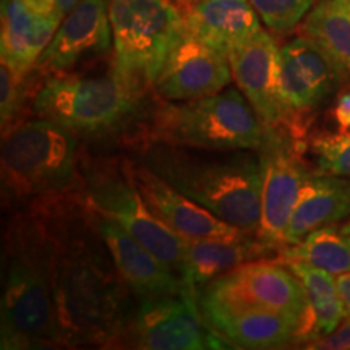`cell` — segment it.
Wrapping results in <instances>:
<instances>
[{
    "mask_svg": "<svg viewBox=\"0 0 350 350\" xmlns=\"http://www.w3.org/2000/svg\"><path fill=\"white\" fill-rule=\"evenodd\" d=\"M234 80L229 60L187 31L165 60L154 85L163 100H191L226 90Z\"/></svg>",
    "mask_w": 350,
    "mask_h": 350,
    "instance_id": "obj_13",
    "label": "cell"
},
{
    "mask_svg": "<svg viewBox=\"0 0 350 350\" xmlns=\"http://www.w3.org/2000/svg\"><path fill=\"white\" fill-rule=\"evenodd\" d=\"M33 206L42 209L54 235V304L64 347L124 345L137 305L85 196Z\"/></svg>",
    "mask_w": 350,
    "mask_h": 350,
    "instance_id": "obj_1",
    "label": "cell"
},
{
    "mask_svg": "<svg viewBox=\"0 0 350 350\" xmlns=\"http://www.w3.org/2000/svg\"><path fill=\"white\" fill-rule=\"evenodd\" d=\"M284 262H287L288 268L294 271L305 287L310 314H312L313 340L331 334L347 317L336 284V275L304 261L291 260Z\"/></svg>",
    "mask_w": 350,
    "mask_h": 350,
    "instance_id": "obj_24",
    "label": "cell"
},
{
    "mask_svg": "<svg viewBox=\"0 0 350 350\" xmlns=\"http://www.w3.org/2000/svg\"><path fill=\"white\" fill-rule=\"evenodd\" d=\"M80 138L44 117H28L2 135V198L16 211L83 193Z\"/></svg>",
    "mask_w": 350,
    "mask_h": 350,
    "instance_id": "obj_4",
    "label": "cell"
},
{
    "mask_svg": "<svg viewBox=\"0 0 350 350\" xmlns=\"http://www.w3.org/2000/svg\"><path fill=\"white\" fill-rule=\"evenodd\" d=\"M208 331L234 349H284L300 344V327L286 314L269 310H200Z\"/></svg>",
    "mask_w": 350,
    "mask_h": 350,
    "instance_id": "obj_20",
    "label": "cell"
},
{
    "mask_svg": "<svg viewBox=\"0 0 350 350\" xmlns=\"http://www.w3.org/2000/svg\"><path fill=\"white\" fill-rule=\"evenodd\" d=\"M304 148L305 144L299 142V137L281 125L268 129V138L260 150L265 178L261 190V221L256 234L262 242L278 250L282 248L284 232L301 190L313 174L301 156Z\"/></svg>",
    "mask_w": 350,
    "mask_h": 350,
    "instance_id": "obj_10",
    "label": "cell"
},
{
    "mask_svg": "<svg viewBox=\"0 0 350 350\" xmlns=\"http://www.w3.org/2000/svg\"><path fill=\"white\" fill-rule=\"evenodd\" d=\"M182 12L187 31L226 57L261 29L250 0H201Z\"/></svg>",
    "mask_w": 350,
    "mask_h": 350,
    "instance_id": "obj_19",
    "label": "cell"
},
{
    "mask_svg": "<svg viewBox=\"0 0 350 350\" xmlns=\"http://www.w3.org/2000/svg\"><path fill=\"white\" fill-rule=\"evenodd\" d=\"M135 185L151 211L183 239H230L247 230L219 219L209 209L175 190L156 172L135 157H126Z\"/></svg>",
    "mask_w": 350,
    "mask_h": 350,
    "instance_id": "obj_14",
    "label": "cell"
},
{
    "mask_svg": "<svg viewBox=\"0 0 350 350\" xmlns=\"http://www.w3.org/2000/svg\"><path fill=\"white\" fill-rule=\"evenodd\" d=\"M271 255H279V250L262 242L256 232L230 239H185L182 281L195 295L200 287L219 275Z\"/></svg>",
    "mask_w": 350,
    "mask_h": 350,
    "instance_id": "obj_18",
    "label": "cell"
},
{
    "mask_svg": "<svg viewBox=\"0 0 350 350\" xmlns=\"http://www.w3.org/2000/svg\"><path fill=\"white\" fill-rule=\"evenodd\" d=\"M227 60L230 64L234 81L255 109L261 124L266 129L281 126V47L275 39L261 28L255 36L234 47L227 54Z\"/></svg>",
    "mask_w": 350,
    "mask_h": 350,
    "instance_id": "obj_16",
    "label": "cell"
},
{
    "mask_svg": "<svg viewBox=\"0 0 350 350\" xmlns=\"http://www.w3.org/2000/svg\"><path fill=\"white\" fill-rule=\"evenodd\" d=\"M142 98L111 70L103 75L49 73L34 91L33 116L62 125L80 139L112 137L137 119Z\"/></svg>",
    "mask_w": 350,
    "mask_h": 350,
    "instance_id": "obj_6",
    "label": "cell"
},
{
    "mask_svg": "<svg viewBox=\"0 0 350 350\" xmlns=\"http://www.w3.org/2000/svg\"><path fill=\"white\" fill-rule=\"evenodd\" d=\"M268 129L237 88L191 100H165L151 109L138 142H159L211 150H256L265 146Z\"/></svg>",
    "mask_w": 350,
    "mask_h": 350,
    "instance_id": "obj_5",
    "label": "cell"
},
{
    "mask_svg": "<svg viewBox=\"0 0 350 350\" xmlns=\"http://www.w3.org/2000/svg\"><path fill=\"white\" fill-rule=\"evenodd\" d=\"M57 2H59L60 12H62V15L65 16L73 10V8H75L78 3H80V0H57Z\"/></svg>",
    "mask_w": 350,
    "mask_h": 350,
    "instance_id": "obj_33",
    "label": "cell"
},
{
    "mask_svg": "<svg viewBox=\"0 0 350 350\" xmlns=\"http://www.w3.org/2000/svg\"><path fill=\"white\" fill-rule=\"evenodd\" d=\"M198 310H269L299 325L300 344L313 340L312 314L304 284L282 260L245 262L195 292Z\"/></svg>",
    "mask_w": 350,
    "mask_h": 350,
    "instance_id": "obj_9",
    "label": "cell"
},
{
    "mask_svg": "<svg viewBox=\"0 0 350 350\" xmlns=\"http://www.w3.org/2000/svg\"><path fill=\"white\" fill-rule=\"evenodd\" d=\"M29 73H21L2 59L0 65V117H2V135L12 130L21 120V112L29 96L33 98L28 85Z\"/></svg>",
    "mask_w": 350,
    "mask_h": 350,
    "instance_id": "obj_26",
    "label": "cell"
},
{
    "mask_svg": "<svg viewBox=\"0 0 350 350\" xmlns=\"http://www.w3.org/2000/svg\"><path fill=\"white\" fill-rule=\"evenodd\" d=\"M25 7L29 12L38 16H59V18H65L59 8V2L57 0H21Z\"/></svg>",
    "mask_w": 350,
    "mask_h": 350,
    "instance_id": "obj_30",
    "label": "cell"
},
{
    "mask_svg": "<svg viewBox=\"0 0 350 350\" xmlns=\"http://www.w3.org/2000/svg\"><path fill=\"white\" fill-rule=\"evenodd\" d=\"M135 159L219 219L258 232L265 167L256 150H211L159 142L133 143Z\"/></svg>",
    "mask_w": 350,
    "mask_h": 350,
    "instance_id": "obj_3",
    "label": "cell"
},
{
    "mask_svg": "<svg viewBox=\"0 0 350 350\" xmlns=\"http://www.w3.org/2000/svg\"><path fill=\"white\" fill-rule=\"evenodd\" d=\"M306 349H317V350H344L350 349V317L336 327L331 334L325 338L313 340V342L306 344Z\"/></svg>",
    "mask_w": 350,
    "mask_h": 350,
    "instance_id": "obj_29",
    "label": "cell"
},
{
    "mask_svg": "<svg viewBox=\"0 0 350 350\" xmlns=\"http://www.w3.org/2000/svg\"><path fill=\"white\" fill-rule=\"evenodd\" d=\"M334 120L340 131L350 130V91L339 96L334 106Z\"/></svg>",
    "mask_w": 350,
    "mask_h": 350,
    "instance_id": "obj_31",
    "label": "cell"
},
{
    "mask_svg": "<svg viewBox=\"0 0 350 350\" xmlns=\"http://www.w3.org/2000/svg\"><path fill=\"white\" fill-rule=\"evenodd\" d=\"M93 214L96 227L106 242L122 279L137 299L191 294L180 275L169 269L144 245L131 237L124 227L94 209Z\"/></svg>",
    "mask_w": 350,
    "mask_h": 350,
    "instance_id": "obj_17",
    "label": "cell"
},
{
    "mask_svg": "<svg viewBox=\"0 0 350 350\" xmlns=\"http://www.w3.org/2000/svg\"><path fill=\"white\" fill-rule=\"evenodd\" d=\"M350 217V178L312 174L284 232L282 247L299 243L310 232L336 226Z\"/></svg>",
    "mask_w": 350,
    "mask_h": 350,
    "instance_id": "obj_21",
    "label": "cell"
},
{
    "mask_svg": "<svg viewBox=\"0 0 350 350\" xmlns=\"http://www.w3.org/2000/svg\"><path fill=\"white\" fill-rule=\"evenodd\" d=\"M279 256L284 261L308 262L334 275L350 273V235L340 227H321L299 243L282 247Z\"/></svg>",
    "mask_w": 350,
    "mask_h": 350,
    "instance_id": "obj_25",
    "label": "cell"
},
{
    "mask_svg": "<svg viewBox=\"0 0 350 350\" xmlns=\"http://www.w3.org/2000/svg\"><path fill=\"white\" fill-rule=\"evenodd\" d=\"M125 342L146 350L229 347L224 339L204 326L193 294L138 299Z\"/></svg>",
    "mask_w": 350,
    "mask_h": 350,
    "instance_id": "obj_11",
    "label": "cell"
},
{
    "mask_svg": "<svg viewBox=\"0 0 350 350\" xmlns=\"http://www.w3.org/2000/svg\"><path fill=\"white\" fill-rule=\"evenodd\" d=\"M3 350L64 347L54 304V235L41 208L13 214L3 235Z\"/></svg>",
    "mask_w": 350,
    "mask_h": 350,
    "instance_id": "obj_2",
    "label": "cell"
},
{
    "mask_svg": "<svg viewBox=\"0 0 350 350\" xmlns=\"http://www.w3.org/2000/svg\"><path fill=\"white\" fill-rule=\"evenodd\" d=\"M300 33L325 54L342 83H350V0L314 2Z\"/></svg>",
    "mask_w": 350,
    "mask_h": 350,
    "instance_id": "obj_23",
    "label": "cell"
},
{
    "mask_svg": "<svg viewBox=\"0 0 350 350\" xmlns=\"http://www.w3.org/2000/svg\"><path fill=\"white\" fill-rule=\"evenodd\" d=\"M342 83L325 54L305 36L281 46L279 98L282 125L301 138L306 119L317 112Z\"/></svg>",
    "mask_w": 350,
    "mask_h": 350,
    "instance_id": "obj_12",
    "label": "cell"
},
{
    "mask_svg": "<svg viewBox=\"0 0 350 350\" xmlns=\"http://www.w3.org/2000/svg\"><path fill=\"white\" fill-rule=\"evenodd\" d=\"M319 172L350 178V130L318 135L310 143Z\"/></svg>",
    "mask_w": 350,
    "mask_h": 350,
    "instance_id": "obj_27",
    "label": "cell"
},
{
    "mask_svg": "<svg viewBox=\"0 0 350 350\" xmlns=\"http://www.w3.org/2000/svg\"><path fill=\"white\" fill-rule=\"evenodd\" d=\"M178 5H180V8L190 5V3H196V2H201V0H177Z\"/></svg>",
    "mask_w": 350,
    "mask_h": 350,
    "instance_id": "obj_34",
    "label": "cell"
},
{
    "mask_svg": "<svg viewBox=\"0 0 350 350\" xmlns=\"http://www.w3.org/2000/svg\"><path fill=\"white\" fill-rule=\"evenodd\" d=\"M80 167L88 204L124 227L182 278L185 239L151 211L131 178L126 157H103L81 151Z\"/></svg>",
    "mask_w": 350,
    "mask_h": 350,
    "instance_id": "obj_8",
    "label": "cell"
},
{
    "mask_svg": "<svg viewBox=\"0 0 350 350\" xmlns=\"http://www.w3.org/2000/svg\"><path fill=\"white\" fill-rule=\"evenodd\" d=\"M336 284H338L340 299L344 301L345 313H347V317H350V273L336 275Z\"/></svg>",
    "mask_w": 350,
    "mask_h": 350,
    "instance_id": "obj_32",
    "label": "cell"
},
{
    "mask_svg": "<svg viewBox=\"0 0 350 350\" xmlns=\"http://www.w3.org/2000/svg\"><path fill=\"white\" fill-rule=\"evenodd\" d=\"M260 20L271 31L286 34L299 26L317 0H250Z\"/></svg>",
    "mask_w": 350,
    "mask_h": 350,
    "instance_id": "obj_28",
    "label": "cell"
},
{
    "mask_svg": "<svg viewBox=\"0 0 350 350\" xmlns=\"http://www.w3.org/2000/svg\"><path fill=\"white\" fill-rule=\"evenodd\" d=\"M340 229H342V230L345 232V234H349V235H350V217L347 219V221L344 222V224H342V227H340Z\"/></svg>",
    "mask_w": 350,
    "mask_h": 350,
    "instance_id": "obj_35",
    "label": "cell"
},
{
    "mask_svg": "<svg viewBox=\"0 0 350 350\" xmlns=\"http://www.w3.org/2000/svg\"><path fill=\"white\" fill-rule=\"evenodd\" d=\"M111 46L109 0H80L77 7L65 15L34 68L42 73L70 72L88 59L106 54Z\"/></svg>",
    "mask_w": 350,
    "mask_h": 350,
    "instance_id": "obj_15",
    "label": "cell"
},
{
    "mask_svg": "<svg viewBox=\"0 0 350 350\" xmlns=\"http://www.w3.org/2000/svg\"><path fill=\"white\" fill-rule=\"evenodd\" d=\"M60 23L59 16L34 15L21 0H2V59L21 73H31Z\"/></svg>",
    "mask_w": 350,
    "mask_h": 350,
    "instance_id": "obj_22",
    "label": "cell"
},
{
    "mask_svg": "<svg viewBox=\"0 0 350 350\" xmlns=\"http://www.w3.org/2000/svg\"><path fill=\"white\" fill-rule=\"evenodd\" d=\"M112 68L138 98L154 90L165 60L185 33L175 0H109Z\"/></svg>",
    "mask_w": 350,
    "mask_h": 350,
    "instance_id": "obj_7",
    "label": "cell"
}]
</instances>
